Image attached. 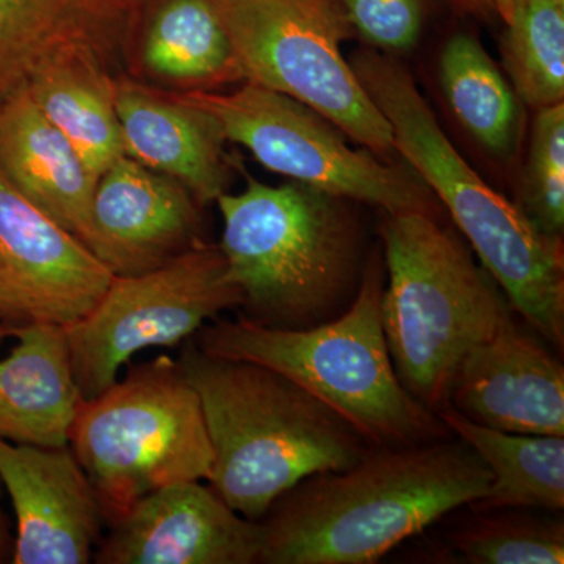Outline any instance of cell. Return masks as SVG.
Wrapping results in <instances>:
<instances>
[{
    "mask_svg": "<svg viewBox=\"0 0 564 564\" xmlns=\"http://www.w3.org/2000/svg\"><path fill=\"white\" fill-rule=\"evenodd\" d=\"M176 95L207 111L226 141L247 148L270 172L384 214H440L437 199L413 170L388 165L367 148L356 150L333 122L282 93L245 82L231 93Z\"/></svg>",
    "mask_w": 564,
    "mask_h": 564,
    "instance_id": "9c48e42d",
    "label": "cell"
},
{
    "mask_svg": "<svg viewBox=\"0 0 564 564\" xmlns=\"http://www.w3.org/2000/svg\"><path fill=\"white\" fill-rule=\"evenodd\" d=\"M352 32L386 52L411 50L421 39L429 0H340Z\"/></svg>",
    "mask_w": 564,
    "mask_h": 564,
    "instance_id": "4316f807",
    "label": "cell"
},
{
    "mask_svg": "<svg viewBox=\"0 0 564 564\" xmlns=\"http://www.w3.org/2000/svg\"><path fill=\"white\" fill-rule=\"evenodd\" d=\"M243 82L311 107L378 158L391 126L364 90L343 43L352 29L340 0H215Z\"/></svg>",
    "mask_w": 564,
    "mask_h": 564,
    "instance_id": "ba28073f",
    "label": "cell"
},
{
    "mask_svg": "<svg viewBox=\"0 0 564 564\" xmlns=\"http://www.w3.org/2000/svg\"><path fill=\"white\" fill-rule=\"evenodd\" d=\"M126 74L173 93L243 82L215 0H143Z\"/></svg>",
    "mask_w": 564,
    "mask_h": 564,
    "instance_id": "ac0fdd59",
    "label": "cell"
},
{
    "mask_svg": "<svg viewBox=\"0 0 564 564\" xmlns=\"http://www.w3.org/2000/svg\"><path fill=\"white\" fill-rule=\"evenodd\" d=\"M0 172L33 206L87 242L95 177L28 90L0 104Z\"/></svg>",
    "mask_w": 564,
    "mask_h": 564,
    "instance_id": "ffe728a7",
    "label": "cell"
},
{
    "mask_svg": "<svg viewBox=\"0 0 564 564\" xmlns=\"http://www.w3.org/2000/svg\"><path fill=\"white\" fill-rule=\"evenodd\" d=\"M113 274L0 172V323L68 326L95 310Z\"/></svg>",
    "mask_w": 564,
    "mask_h": 564,
    "instance_id": "8fae6325",
    "label": "cell"
},
{
    "mask_svg": "<svg viewBox=\"0 0 564 564\" xmlns=\"http://www.w3.org/2000/svg\"><path fill=\"white\" fill-rule=\"evenodd\" d=\"M0 484L17 514L14 564H88L107 527L98 496L69 445L0 437Z\"/></svg>",
    "mask_w": 564,
    "mask_h": 564,
    "instance_id": "5bb4252c",
    "label": "cell"
},
{
    "mask_svg": "<svg viewBox=\"0 0 564 564\" xmlns=\"http://www.w3.org/2000/svg\"><path fill=\"white\" fill-rule=\"evenodd\" d=\"M199 209L180 182L122 155L96 182L85 245L113 276L151 272L203 243Z\"/></svg>",
    "mask_w": 564,
    "mask_h": 564,
    "instance_id": "9a60e30c",
    "label": "cell"
},
{
    "mask_svg": "<svg viewBox=\"0 0 564 564\" xmlns=\"http://www.w3.org/2000/svg\"><path fill=\"white\" fill-rule=\"evenodd\" d=\"M437 415L491 470V489L470 505L474 511H563L564 436L499 432L463 417L452 408Z\"/></svg>",
    "mask_w": 564,
    "mask_h": 564,
    "instance_id": "7402d4cb",
    "label": "cell"
},
{
    "mask_svg": "<svg viewBox=\"0 0 564 564\" xmlns=\"http://www.w3.org/2000/svg\"><path fill=\"white\" fill-rule=\"evenodd\" d=\"M492 474L464 441L370 447L355 466L314 474L261 521V564H372L463 505Z\"/></svg>",
    "mask_w": 564,
    "mask_h": 564,
    "instance_id": "6da1fadb",
    "label": "cell"
},
{
    "mask_svg": "<svg viewBox=\"0 0 564 564\" xmlns=\"http://www.w3.org/2000/svg\"><path fill=\"white\" fill-rule=\"evenodd\" d=\"M503 25L505 70L522 104L564 102V0H513Z\"/></svg>",
    "mask_w": 564,
    "mask_h": 564,
    "instance_id": "cb8c5ba5",
    "label": "cell"
},
{
    "mask_svg": "<svg viewBox=\"0 0 564 564\" xmlns=\"http://www.w3.org/2000/svg\"><path fill=\"white\" fill-rule=\"evenodd\" d=\"M475 521L451 536L452 551L473 564H562V519L521 513L518 508L475 511Z\"/></svg>",
    "mask_w": 564,
    "mask_h": 564,
    "instance_id": "d4e9b609",
    "label": "cell"
},
{
    "mask_svg": "<svg viewBox=\"0 0 564 564\" xmlns=\"http://www.w3.org/2000/svg\"><path fill=\"white\" fill-rule=\"evenodd\" d=\"M115 106L128 158L180 182L202 207L226 193L236 163L207 111L128 74L115 82Z\"/></svg>",
    "mask_w": 564,
    "mask_h": 564,
    "instance_id": "e0dca14e",
    "label": "cell"
},
{
    "mask_svg": "<svg viewBox=\"0 0 564 564\" xmlns=\"http://www.w3.org/2000/svg\"><path fill=\"white\" fill-rule=\"evenodd\" d=\"M104 63L87 55H70L40 70L28 91L41 113L63 133L98 182L126 155L115 82Z\"/></svg>",
    "mask_w": 564,
    "mask_h": 564,
    "instance_id": "44dd1931",
    "label": "cell"
},
{
    "mask_svg": "<svg viewBox=\"0 0 564 564\" xmlns=\"http://www.w3.org/2000/svg\"><path fill=\"white\" fill-rule=\"evenodd\" d=\"M7 336H9V329L0 323V340L6 339Z\"/></svg>",
    "mask_w": 564,
    "mask_h": 564,
    "instance_id": "f546056e",
    "label": "cell"
},
{
    "mask_svg": "<svg viewBox=\"0 0 564 564\" xmlns=\"http://www.w3.org/2000/svg\"><path fill=\"white\" fill-rule=\"evenodd\" d=\"M388 285L381 323L400 383L434 414L448 406L459 362L496 333L511 306L491 274L440 218L386 214Z\"/></svg>",
    "mask_w": 564,
    "mask_h": 564,
    "instance_id": "8992f818",
    "label": "cell"
},
{
    "mask_svg": "<svg viewBox=\"0 0 564 564\" xmlns=\"http://www.w3.org/2000/svg\"><path fill=\"white\" fill-rule=\"evenodd\" d=\"M242 193L218 196V243L242 293L243 317L304 329L344 313L359 291L361 234L345 199L300 182L267 185L245 173Z\"/></svg>",
    "mask_w": 564,
    "mask_h": 564,
    "instance_id": "277c9868",
    "label": "cell"
},
{
    "mask_svg": "<svg viewBox=\"0 0 564 564\" xmlns=\"http://www.w3.org/2000/svg\"><path fill=\"white\" fill-rule=\"evenodd\" d=\"M383 272L362 273L350 306L304 329L269 328L245 318L204 326L199 348L217 358L261 364L336 411L370 447H395L451 436L397 377L381 323Z\"/></svg>",
    "mask_w": 564,
    "mask_h": 564,
    "instance_id": "5b68a950",
    "label": "cell"
},
{
    "mask_svg": "<svg viewBox=\"0 0 564 564\" xmlns=\"http://www.w3.org/2000/svg\"><path fill=\"white\" fill-rule=\"evenodd\" d=\"M177 361L202 402L214 454L207 484L250 521L304 478L348 469L369 452L350 423L269 367L188 340Z\"/></svg>",
    "mask_w": 564,
    "mask_h": 564,
    "instance_id": "3957f363",
    "label": "cell"
},
{
    "mask_svg": "<svg viewBox=\"0 0 564 564\" xmlns=\"http://www.w3.org/2000/svg\"><path fill=\"white\" fill-rule=\"evenodd\" d=\"M350 65L391 126L393 151L447 209L511 310L563 351V237L538 229L518 204L489 187L464 161L406 66L373 51L352 55Z\"/></svg>",
    "mask_w": 564,
    "mask_h": 564,
    "instance_id": "7a4b0ae2",
    "label": "cell"
},
{
    "mask_svg": "<svg viewBox=\"0 0 564 564\" xmlns=\"http://www.w3.org/2000/svg\"><path fill=\"white\" fill-rule=\"evenodd\" d=\"M518 206L538 229L563 237L564 102L536 110Z\"/></svg>",
    "mask_w": 564,
    "mask_h": 564,
    "instance_id": "484cf974",
    "label": "cell"
},
{
    "mask_svg": "<svg viewBox=\"0 0 564 564\" xmlns=\"http://www.w3.org/2000/svg\"><path fill=\"white\" fill-rule=\"evenodd\" d=\"M447 408L499 432L564 436L563 362L510 311L459 362Z\"/></svg>",
    "mask_w": 564,
    "mask_h": 564,
    "instance_id": "4fadbf2b",
    "label": "cell"
},
{
    "mask_svg": "<svg viewBox=\"0 0 564 564\" xmlns=\"http://www.w3.org/2000/svg\"><path fill=\"white\" fill-rule=\"evenodd\" d=\"M69 447L107 527L155 489L209 480L214 464L198 392L165 355L129 367L122 380L84 400Z\"/></svg>",
    "mask_w": 564,
    "mask_h": 564,
    "instance_id": "52a82bcc",
    "label": "cell"
},
{
    "mask_svg": "<svg viewBox=\"0 0 564 564\" xmlns=\"http://www.w3.org/2000/svg\"><path fill=\"white\" fill-rule=\"evenodd\" d=\"M440 80L466 132L494 158L510 159L521 140L524 104L477 36L455 33L445 43Z\"/></svg>",
    "mask_w": 564,
    "mask_h": 564,
    "instance_id": "603a6c76",
    "label": "cell"
},
{
    "mask_svg": "<svg viewBox=\"0 0 564 564\" xmlns=\"http://www.w3.org/2000/svg\"><path fill=\"white\" fill-rule=\"evenodd\" d=\"M261 527L203 480L163 486L109 525L98 564H256Z\"/></svg>",
    "mask_w": 564,
    "mask_h": 564,
    "instance_id": "7c38bea8",
    "label": "cell"
},
{
    "mask_svg": "<svg viewBox=\"0 0 564 564\" xmlns=\"http://www.w3.org/2000/svg\"><path fill=\"white\" fill-rule=\"evenodd\" d=\"M13 555L14 536L11 534L9 518L0 505V563H13Z\"/></svg>",
    "mask_w": 564,
    "mask_h": 564,
    "instance_id": "f1b7e54d",
    "label": "cell"
},
{
    "mask_svg": "<svg viewBox=\"0 0 564 564\" xmlns=\"http://www.w3.org/2000/svg\"><path fill=\"white\" fill-rule=\"evenodd\" d=\"M242 303L218 245L203 242L151 272L113 276L95 310L65 328L82 397L110 388L137 352L185 343Z\"/></svg>",
    "mask_w": 564,
    "mask_h": 564,
    "instance_id": "30bf717a",
    "label": "cell"
},
{
    "mask_svg": "<svg viewBox=\"0 0 564 564\" xmlns=\"http://www.w3.org/2000/svg\"><path fill=\"white\" fill-rule=\"evenodd\" d=\"M18 344L0 361V437L36 447L69 445L84 402L68 337L50 323L9 329Z\"/></svg>",
    "mask_w": 564,
    "mask_h": 564,
    "instance_id": "d6986e66",
    "label": "cell"
},
{
    "mask_svg": "<svg viewBox=\"0 0 564 564\" xmlns=\"http://www.w3.org/2000/svg\"><path fill=\"white\" fill-rule=\"evenodd\" d=\"M452 3L463 13L480 20H499L503 24L510 18L513 7V0H452Z\"/></svg>",
    "mask_w": 564,
    "mask_h": 564,
    "instance_id": "83f0119b",
    "label": "cell"
},
{
    "mask_svg": "<svg viewBox=\"0 0 564 564\" xmlns=\"http://www.w3.org/2000/svg\"><path fill=\"white\" fill-rule=\"evenodd\" d=\"M143 0H0V104L51 63L87 55L126 74Z\"/></svg>",
    "mask_w": 564,
    "mask_h": 564,
    "instance_id": "2e32d148",
    "label": "cell"
}]
</instances>
